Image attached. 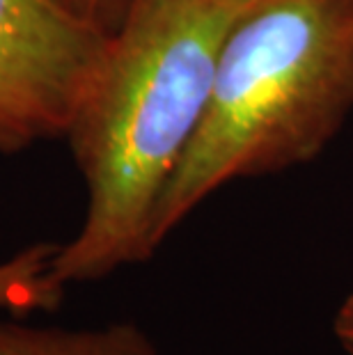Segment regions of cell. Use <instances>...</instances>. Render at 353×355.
<instances>
[{
    "label": "cell",
    "mask_w": 353,
    "mask_h": 355,
    "mask_svg": "<svg viewBox=\"0 0 353 355\" xmlns=\"http://www.w3.org/2000/svg\"><path fill=\"white\" fill-rule=\"evenodd\" d=\"M246 0H136L64 138L85 181L80 230L53 277L83 284L154 257L152 225L212 99L218 55Z\"/></svg>",
    "instance_id": "1"
},
{
    "label": "cell",
    "mask_w": 353,
    "mask_h": 355,
    "mask_svg": "<svg viewBox=\"0 0 353 355\" xmlns=\"http://www.w3.org/2000/svg\"><path fill=\"white\" fill-rule=\"evenodd\" d=\"M351 115L353 0H246L207 115L156 209L154 250L232 181L314 161Z\"/></svg>",
    "instance_id": "2"
},
{
    "label": "cell",
    "mask_w": 353,
    "mask_h": 355,
    "mask_svg": "<svg viewBox=\"0 0 353 355\" xmlns=\"http://www.w3.org/2000/svg\"><path fill=\"white\" fill-rule=\"evenodd\" d=\"M110 37L58 0H0V154L64 138Z\"/></svg>",
    "instance_id": "3"
},
{
    "label": "cell",
    "mask_w": 353,
    "mask_h": 355,
    "mask_svg": "<svg viewBox=\"0 0 353 355\" xmlns=\"http://www.w3.org/2000/svg\"><path fill=\"white\" fill-rule=\"evenodd\" d=\"M0 355H165L152 335L133 321L94 328L37 326L0 316Z\"/></svg>",
    "instance_id": "4"
},
{
    "label": "cell",
    "mask_w": 353,
    "mask_h": 355,
    "mask_svg": "<svg viewBox=\"0 0 353 355\" xmlns=\"http://www.w3.org/2000/svg\"><path fill=\"white\" fill-rule=\"evenodd\" d=\"M60 243H33L0 261V312H53L64 300V286L53 277Z\"/></svg>",
    "instance_id": "5"
},
{
    "label": "cell",
    "mask_w": 353,
    "mask_h": 355,
    "mask_svg": "<svg viewBox=\"0 0 353 355\" xmlns=\"http://www.w3.org/2000/svg\"><path fill=\"white\" fill-rule=\"evenodd\" d=\"M58 3L74 17L99 28L101 33L115 35L136 0H58Z\"/></svg>",
    "instance_id": "6"
},
{
    "label": "cell",
    "mask_w": 353,
    "mask_h": 355,
    "mask_svg": "<svg viewBox=\"0 0 353 355\" xmlns=\"http://www.w3.org/2000/svg\"><path fill=\"white\" fill-rule=\"evenodd\" d=\"M333 335L347 355H353V291L342 300L333 319Z\"/></svg>",
    "instance_id": "7"
}]
</instances>
